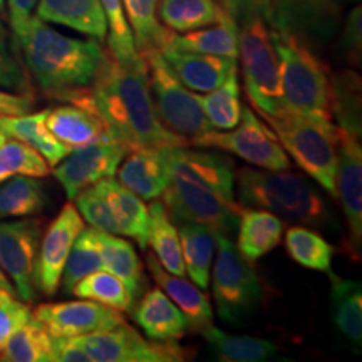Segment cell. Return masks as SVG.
I'll return each mask as SVG.
<instances>
[{
	"instance_id": "cell-11",
	"label": "cell",
	"mask_w": 362,
	"mask_h": 362,
	"mask_svg": "<svg viewBox=\"0 0 362 362\" xmlns=\"http://www.w3.org/2000/svg\"><path fill=\"white\" fill-rule=\"evenodd\" d=\"M78 341L94 362H181L193 357V351L180 346L178 341L144 339L126 322L84 334Z\"/></svg>"
},
{
	"instance_id": "cell-3",
	"label": "cell",
	"mask_w": 362,
	"mask_h": 362,
	"mask_svg": "<svg viewBox=\"0 0 362 362\" xmlns=\"http://www.w3.org/2000/svg\"><path fill=\"white\" fill-rule=\"evenodd\" d=\"M240 206L260 208L279 218L315 228H336L332 208L312 178L287 170L240 168L235 171Z\"/></svg>"
},
{
	"instance_id": "cell-33",
	"label": "cell",
	"mask_w": 362,
	"mask_h": 362,
	"mask_svg": "<svg viewBox=\"0 0 362 362\" xmlns=\"http://www.w3.org/2000/svg\"><path fill=\"white\" fill-rule=\"evenodd\" d=\"M149 211V233H148V245H151L155 252L156 260L160 262L163 269L170 274L185 277L183 255H181V243L178 237V230L173 221H171L166 206L163 202L155 200Z\"/></svg>"
},
{
	"instance_id": "cell-34",
	"label": "cell",
	"mask_w": 362,
	"mask_h": 362,
	"mask_svg": "<svg viewBox=\"0 0 362 362\" xmlns=\"http://www.w3.org/2000/svg\"><path fill=\"white\" fill-rule=\"evenodd\" d=\"M47 205V194L39 178L12 176L0 183V218L37 215Z\"/></svg>"
},
{
	"instance_id": "cell-1",
	"label": "cell",
	"mask_w": 362,
	"mask_h": 362,
	"mask_svg": "<svg viewBox=\"0 0 362 362\" xmlns=\"http://www.w3.org/2000/svg\"><path fill=\"white\" fill-rule=\"evenodd\" d=\"M78 104L96 112L112 141L124 146L126 151L189 144L158 119L149 90L146 59L128 64L107 51L89 93Z\"/></svg>"
},
{
	"instance_id": "cell-53",
	"label": "cell",
	"mask_w": 362,
	"mask_h": 362,
	"mask_svg": "<svg viewBox=\"0 0 362 362\" xmlns=\"http://www.w3.org/2000/svg\"><path fill=\"white\" fill-rule=\"evenodd\" d=\"M0 291H8V292L16 293V288H13L12 282L7 279V275L4 274L2 270H0Z\"/></svg>"
},
{
	"instance_id": "cell-5",
	"label": "cell",
	"mask_w": 362,
	"mask_h": 362,
	"mask_svg": "<svg viewBox=\"0 0 362 362\" xmlns=\"http://www.w3.org/2000/svg\"><path fill=\"white\" fill-rule=\"evenodd\" d=\"M264 119L298 168L329 197L337 198V126L329 119L302 115L285 106Z\"/></svg>"
},
{
	"instance_id": "cell-19",
	"label": "cell",
	"mask_w": 362,
	"mask_h": 362,
	"mask_svg": "<svg viewBox=\"0 0 362 362\" xmlns=\"http://www.w3.org/2000/svg\"><path fill=\"white\" fill-rule=\"evenodd\" d=\"M146 265L149 274L153 275L158 287L171 298V302L178 307L187 322V330L202 334L203 330L214 325V309L206 293L202 292L197 285L188 282L185 277L170 274L163 269L160 262L153 253L146 255Z\"/></svg>"
},
{
	"instance_id": "cell-44",
	"label": "cell",
	"mask_w": 362,
	"mask_h": 362,
	"mask_svg": "<svg viewBox=\"0 0 362 362\" xmlns=\"http://www.w3.org/2000/svg\"><path fill=\"white\" fill-rule=\"evenodd\" d=\"M330 0H274V19L270 25H319L330 19Z\"/></svg>"
},
{
	"instance_id": "cell-9",
	"label": "cell",
	"mask_w": 362,
	"mask_h": 362,
	"mask_svg": "<svg viewBox=\"0 0 362 362\" xmlns=\"http://www.w3.org/2000/svg\"><path fill=\"white\" fill-rule=\"evenodd\" d=\"M161 197L173 223L194 221L225 237L237 230L242 206L205 183L171 173L168 187Z\"/></svg>"
},
{
	"instance_id": "cell-18",
	"label": "cell",
	"mask_w": 362,
	"mask_h": 362,
	"mask_svg": "<svg viewBox=\"0 0 362 362\" xmlns=\"http://www.w3.org/2000/svg\"><path fill=\"white\" fill-rule=\"evenodd\" d=\"M161 57L185 88L205 94L218 88L230 72L237 69V59L178 51L173 47L163 49Z\"/></svg>"
},
{
	"instance_id": "cell-29",
	"label": "cell",
	"mask_w": 362,
	"mask_h": 362,
	"mask_svg": "<svg viewBox=\"0 0 362 362\" xmlns=\"http://www.w3.org/2000/svg\"><path fill=\"white\" fill-rule=\"evenodd\" d=\"M166 47L238 59V22L232 16H228L218 24L192 30V33H173Z\"/></svg>"
},
{
	"instance_id": "cell-41",
	"label": "cell",
	"mask_w": 362,
	"mask_h": 362,
	"mask_svg": "<svg viewBox=\"0 0 362 362\" xmlns=\"http://www.w3.org/2000/svg\"><path fill=\"white\" fill-rule=\"evenodd\" d=\"M71 296L99 302L119 312H131L136 304L123 280L117 279L111 272L104 270H96L81 279L72 288Z\"/></svg>"
},
{
	"instance_id": "cell-25",
	"label": "cell",
	"mask_w": 362,
	"mask_h": 362,
	"mask_svg": "<svg viewBox=\"0 0 362 362\" xmlns=\"http://www.w3.org/2000/svg\"><path fill=\"white\" fill-rule=\"evenodd\" d=\"M47 111L27 112L21 116H2L0 117V129L6 133L8 138L19 139V141L29 144L34 148L49 166L54 168L57 163H61L72 151L64 143H61L47 128L45 117Z\"/></svg>"
},
{
	"instance_id": "cell-36",
	"label": "cell",
	"mask_w": 362,
	"mask_h": 362,
	"mask_svg": "<svg viewBox=\"0 0 362 362\" xmlns=\"http://www.w3.org/2000/svg\"><path fill=\"white\" fill-rule=\"evenodd\" d=\"M330 115L337 128L361 138V78L342 71L330 78Z\"/></svg>"
},
{
	"instance_id": "cell-48",
	"label": "cell",
	"mask_w": 362,
	"mask_h": 362,
	"mask_svg": "<svg viewBox=\"0 0 362 362\" xmlns=\"http://www.w3.org/2000/svg\"><path fill=\"white\" fill-rule=\"evenodd\" d=\"M221 4L237 22L264 17L270 24L274 19V0H221Z\"/></svg>"
},
{
	"instance_id": "cell-32",
	"label": "cell",
	"mask_w": 362,
	"mask_h": 362,
	"mask_svg": "<svg viewBox=\"0 0 362 362\" xmlns=\"http://www.w3.org/2000/svg\"><path fill=\"white\" fill-rule=\"evenodd\" d=\"M133 33L136 51L146 57L161 52L170 42L171 30L158 19V0H121Z\"/></svg>"
},
{
	"instance_id": "cell-14",
	"label": "cell",
	"mask_w": 362,
	"mask_h": 362,
	"mask_svg": "<svg viewBox=\"0 0 362 362\" xmlns=\"http://www.w3.org/2000/svg\"><path fill=\"white\" fill-rule=\"evenodd\" d=\"M126 153V148L116 141L94 143L72 149L64 160L54 166V176L64 188L66 197L74 200L86 188L101 180L112 178Z\"/></svg>"
},
{
	"instance_id": "cell-2",
	"label": "cell",
	"mask_w": 362,
	"mask_h": 362,
	"mask_svg": "<svg viewBox=\"0 0 362 362\" xmlns=\"http://www.w3.org/2000/svg\"><path fill=\"white\" fill-rule=\"evenodd\" d=\"M16 37L25 71L45 98L78 104L89 93L107 51L96 39L61 34L33 16Z\"/></svg>"
},
{
	"instance_id": "cell-52",
	"label": "cell",
	"mask_w": 362,
	"mask_h": 362,
	"mask_svg": "<svg viewBox=\"0 0 362 362\" xmlns=\"http://www.w3.org/2000/svg\"><path fill=\"white\" fill-rule=\"evenodd\" d=\"M35 6H37V0H7L8 21H11L13 34L19 33L25 22L33 17Z\"/></svg>"
},
{
	"instance_id": "cell-15",
	"label": "cell",
	"mask_w": 362,
	"mask_h": 362,
	"mask_svg": "<svg viewBox=\"0 0 362 362\" xmlns=\"http://www.w3.org/2000/svg\"><path fill=\"white\" fill-rule=\"evenodd\" d=\"M86 228L74 203H66L40 240L35 282L44 296H54L61 287L62 270L78 235Z\"/></svg>"
},
{
	"instance_id": "cell-35",
	"label": "cell",
	"mask_w": 362,
	"mask_h": 362,
	"mask_svg": "<svg viewBox=\"0 0 362 362\" xmlns=\"http://www.w3.org/2000/svg\"><path fill=\"white\" fill-rule=\"evenodd\" d=\"M52 336L33 315L0 351V362H52Z\"/></svg>"
},
{
	"instance_id": "cell-45",
	"label": "cell",
	"mask_w": 362,
	"mask_h": 362,
	"mask_svg": "<svg viewBox=\"0 0 362 362\" xmlns=\"http://www.w3.org/2000/svg\"><path fill=\"white\" fill-rule=\"evenodd\" d=\"M0 86L22 94H33L29 74L21 59L16 37L0 17Z\"/></svg>"
},
{
	"instance_id": "cell-20",
	"label": "cell",
	"mask_w": 362,
	"mask_h": 362,
	"mask_svg": "<svg viewBox=\"0 0 362 362\" xmlns=\"http://www.w3.org/2000/svg\"><path fill=\"white\" fill-rule=\"evenodd\" d=\"M129 153L128 160L116 171L119 183L141 200L160 198L171 180L165 148H141Z\"/></svg>"
},
{
	"instance_id": "cell-10",
	"label": "cell",
	"mask_w": 362,
	"mask_h": 362,
	"mask_svg": "<svg viewBox=\"0 0 362 362\" xmlns=\"http://www.w3.org/2000/svg\"><path fill=\"white\" fill-rule=\"evenodd\" d=\"M189 144L200 148H216L242 158L248 165L264 170H287L291 160L270 126L257 117L250 107L242 106V117L233 129L215 131L194 138Z\"/></svg>"
},
{
	"instance_id": "cell-55",
	"label": "cell",
	"mask_w": 362,
	"mask_h": 362,
	"mask_svg": "<svg viewBox=\"0 0 362 362\" xmlns=\"http://www.w3.org/2000/svg\"><path fill=\"white\" fill-rule=\"evenodd\" d=\"M4 4H6V0H0V12L4 11Z\"/></svg>"
},
{
	"instance_id": "cell-31",
	"label": "cell",
	"mask_w": 362,
	"mask_h": 362,
	"mask_svg": "<svg viewBox=\"0 0 362 362\" xmlns=\"http://www.w3.org/2000/svg\"><path fill=\"white\" fill-rule=\"evenodd\" d=\"M99 232V247H101L104 269L115 274L117 279L123 280L128 291L133 296L134 302L143 296L146 279L143 274V262L138 257L136 248L128 240H123L112 233Z\"/></svg>"
},
{
	"instance_id": "cell-40",
	"label": "cell",
	"mask_w": 362,
	"mask_h": 362,
	"mask_svg": "<svg viewBox=\"0 0 362 362\" xmlns=\"http://www.w3.org/2000/svg\"><path fill=\"white\" fill-rule=\"evenodd\" d=\"M103 255L99 247V232L96 228H84L78 235L74 245H72L69 257H67L64 270H62L61 287L66 296H71L72 288L81 279L93 274L96 270H103Z\"/></svg>"
},
{
	"instance_id": "cell-13",
	"label": "cell",
	"mask_w": 362,
	"mask_h": 362,
	"mask_svg": "<svg viewBox=\"0 0 362 362\" xmlns=\"http://www.w3.org/2000/svg\"><path fill=\"white\" fill-rule=\"evenodd\" d=\"M336 192L347 221L349 237L344 242L352 260H361L362 247V149L361 138L337 128Z\"/></svg>"
},
{
	"instance_id": "cell-50",
	"label": "cell",
	"mask_w": 362,
	"mask_h": 362,
	"mask_svg": "<svg viewBox=\"0 0 362 362\" xmlns=\"http://www.w3.org/2000/svg\"><path fill=\"white\" fill-rule=\"evenodd\" d=\"M52 352L57 362H90L78 337H52Z\"/></svg>"
},
{
	"instance_id": "cell-23",
	"label": "cell",
	"mask_w": 362,
	"mask_h": 362,
	"mask_svg": "<svg viewBox=\"0 0 362 362\" xmlns=\"http://www.w3.org/2000/svg\"><path fill=\"white\" fill-rule=\"evenodd\" d=\"M131 312L136 324L153 341H180L187 334L183 314L161 288H151L139 297Z\"/></svg>"
},
{
	"instance_id": "cell-46",
	"label": "cell",
	"mask_w": 362,
	"mask_h": 362,
	"mask_svg": "<svg viewBox=\"0 0 362 362\" xmlns=\"http://www.w3.org/2000/svg\"><path fill=\"white\" fill-rule=\"evenodd\" d=\"M76 208L81 216L93 226V228L101 230V232L119 235L116 218L112 215L111 205L107 202L106 194L103 192L101 183L93 185V187L86 188L74 198Z\"/></svg>"
},
{
	"instance_id": "cell-26",
	"label": "cell",
	"mask_w": 362,
	"mask_h": 362,
	"mask_svg": "<svg viewBox=\"0 0 362 362\" xmlns=\"http://www.w3.org/2000/svg\"><path fill=\"white\" fill-rule=\"evenodd\" d=\"M228 16L221 0H158V19L175 34L218 24Z\"/></svg>"
},
{
	"instance_id": "cell-17",
	"label": "cell",
	"mask_w": 362,
	"mask_h": 362,
	"mask_svg": "<svg viewBox=\"0 0 362 362\" xmlns=\"http://www.w3.org/2000/svg\"><path fill=\"white\" fill-rule=\"evenodd\" d=\"M171 173L200 181L235 202V165L218 153L194 151L187 146L165 148Z\"/></svg>"
},
{
	"instance_id": "cell-37",
	"label": "cell",
	"mask_w": 362,
	"mask_h": 362,
	"mask_svg": "<svg viewBox=\"0 0 362 362\" xmlns=\"http://www.w3.org/2000/svg\"><path fill=\"white\" fill-rule=\"evenodd\" d=\"M202 336L206 339L211 349L221 361L228 362H262L269 361L277 354V346L267 339L250 336H233L215 325L203 330Z\"/></svg>"
},
{
	"instance_id": "cell-51",
	"label": "cell",
	"mask_w": 362,
	"mask_h": 362,
	"mask_svg": "<svg viewBox=\"0 0 362 362\" xmlns=\"http://www.w3.org/2000/svg\"><path fill=\"white\" fill-rule=\"evenodd\" d=\"M34 104V94H13L6 93V90H0V117L27 115V112L33 111Z\"/></svg>"
},
{
	"instance_id": "cell-7",
	"label": "cell",
	"mask_w": 362,
	"mask_h": 362,
	"mask_svg": "<svg viewBox=\"0 0 362 362\" xmlns=\"http://www.w3.org/2000/svg\"><path fill=\"white\" fill-rule=\"evenodd\" d=\"M216 260L211 292L218 315L225 322L240 324L259 309L264 288L253 264L245 260L232 238L216 235Z\"/></svg>"
},
{
	"instance_id": "cell-27",
	"label": "cell",
	"mask_w": 362,
	"mask_h": 362,
	"mask_svg": "<svg viewBox=\"0 0 362 362\" xmlns=\"http://www.w3.org/2000/svg\"><path fill=\"white\" fill-rule=\"evenodd\" d=\"M103 192L110 202L112 215H115L119 235L133 238L139 248L148 247L149 233V211L139 197L124 188L119 181L106 178L99 181Z\"/></svg>"
},
{
	"instance_id": "cell-8",
	"label": "cell",
	"mask_w": 362,
	"mask_h": 362,
	"mask_svg": "<svg viewBox=\"0 0 362 362\" xmlns=\"http://www.w3.org/2000/svg\"><path fill=\"white\" fill-rule=\"evenodd\" d=\"M144 59L148 64L151 99L163 126L188 143L210 131L211 126L203 112L200 96L193 94L175 78L161 52H153Z\"/></svg>"
},
{
	"instance_id": "cell-42",
	"label": "cell",
	"mask_w": 362,
	"mask_h": 362,
	"mask_svg": "<svg viewBox=\"0 0 362 362\" xmlns=\"http://www.w3.org/2000/svg\"><path fill=\"white\" fill-rule=\"evenodd\" d=\"M51 166L42 156L19 139H6L0 144V183L12 176H33L45 178Z\"/></svg>"
},
{
	"instance_id": "cell-12",
	"label": "cell",
	"mask_w": 362,
	"mask_h": 362,
	"mask_svg": "<svg viewBox=\"0 0 362 362\" xmlns=\"http://www.w3.org/2000/svg\"><path fill=\"white\" fill-rule=\"evenodd\" d=\"M42 221L34 218L0 223V270L12 280L17 297L25 304L37 298L35 269Z\"/></svg>"
},
{
	"instance_id": "cell-6",
	"label": "cell",
	"mask_w": 362,
	"mask_h": 362,
	"mask_svg": "<svg viewBox=\"0 0 362 362\" xmlns=\"http://www.w3.org/2000/svg\"><path fill=\"white\" fill-rule=\"evenodd\" d=\"M240 24L238 57L247 96L262 116H270L284 106L280 61L270 24L264 17H252Z\"/></svg>"
},
{
	"instance_id": "cell-54",
	"label": "cell",
	"mask_w": 362,
	"mask_h": 362,
	"mask_svg": "<svg viewBox=\"0 0 362 362\" xmlns=\"http://www.w3.org/2000/svg\"><path fill=\"white\" fill-rule=\"evenodd\" d=\"M8 138V136L6 134V133H4V131L2 129H0V144H2L4 141H6V139Z\"/></svg>"
},
{
	"instance_id": "cell-4",
	"label": "cell",
	"mask_w": 362,
	"mask_h": 362,
	"mask_svg": "<svg viewBox=\"0 0 362 362\" xmlns=\"http://www.w3.org/2000/svg\"><path fill=\"white\" fill-rule=\"evenodd\" d=\"M280 61L284 106L302 115L332 121L329 67L293 27L270 25Z\"/></svg>"
},
{
	"instance_id": "cell-38",
	"label": "cell",
	"mask_w": 362,
	"mask_h": 362,
	"mask_svg": "<svg viewBox=\"0 0 362 362\" xmlns=\"http://www.w3.org/2000/svg\"><path fill=\"white\" fill-rule=\"evenodd\" d=\"M285 248L296 264L327 275L334 274V247L315 230L305 225L288 228L285 233Z\"/></svg>"
},
{
	"instance_id": "cell-39",
	"label": "cell",
	"mask_w": 362,
	"mask_h": 362,
	"mask_svg": "<svg viewBox=\"0 0 362 362\" xmlns=\"http://www.w3.org/2000/svg\"><path fill=\"white\" fill-rule=\"evenodd\" d=\"M200 103L211 129H233L242 117L237 69L230 72L228 78L218 88L206 93V96H200Z\"/></svg>"
},
{
	"instance_id": "cell-30",
	"label": "cell",
	"mask_w": 362,
	"mask_h": 362,
	"mask_svg": "<svg viewBox=\"0 0 362 362\" xmlns=\"http://www.w3.org/2000/svg\"><path fill=\"white\" fill-rule=\"evenodd\" d=\"M332 282V319L339 334L351 344L352 351L359 352L362 344V291L361 284L354 280L329 275Z\"/></svg>"
},
{
	"instance_id": "cell-16",
	"label": "cell",
	"mask_w": 362,
	"mask_h": 362,
	"mask_svg": "<svg viewBox=\"0 0 362 362\" xmlns=\"http://www.w3.org/2000/svg\"><path fill=\"white\" fill-rule=\"evenodd\" d=\"M33 315L52 337H79L126 322L123 312L86 298L40 304L35 307Z\"/></svg>"
},
{
	"instance_id": "cell-24",
	"label": "cell",
	"mask_w": 362,
	"mask_h": 362,
	"mask_svg": "<svg viewBox=\"0 0 362 362\" xmlns=\"http://www.w3.org/2000/svg\"><path fill=\"white\" fill-rule=\"evenodd\" d=\"M237 248L245 260L257 262L277 248L284 237V221L267 210L247 208L238 218Z\"/></svg>"
},
{
	"instance_id": "cell-43",
	"label": "cell",
	"mask_w": 362,
	"mask_h": 362,
	"mask_svg": "<svg viewBox=\"0 0 362 362\" xmlns=\"http://www.w3.org/2000/svg\"><path fill=\"white\" fill-rule=\"evenodd\" d=\"M104 16L107 21V34H110V54L117 61L134 64V62L143 61L136 51L133 33H131L129 22L126 19V13L121 0H99Z\"/></svg>"
},
{
	"instance_id": "cell-28",
	"label": "cell",
	"mask_w": 362,
	"mask_h": 362,
	"mask_svg": "<svg viewBox=\"0 0 362 362\" xmlns=\"http://www.w3.org/2000/svg\"><path fill=\"white\" fill-rule=\"evenodd\" d=\"M178 226L185 270L198 288H208L216 248V233L208 226L194 221L180 223Z\"/></svg>"
},
{
	"instance_id": "cell-49",
	"label": "cell",
	"mask_w": 362,
	"mask_h": 362,
	"mask_svg": "<svg viewBox=\"0 0 362 362\" xmlns=\"http://www.w3.org/2000/svg\"><path fill=\"white\" fill-rule=\"evenodd\" d=\"M361 21L362 12L361 7L352 8L349 16H347L346 24L342 30V51L349 57L352 64H361V51H362V33H361Z\"/></svg>"
},
{
	"instance_id": "cell-47",
	"label": "cell",
	"mask_w": 362,
	"mask_h": 362,
	"mask_svg": "<svg viewBox=\"0 0 362 362\" xmlns=\"http://www.w3.org/2000/svg\"><path fill=\"white\" fill-rule=\"evenodd\" d=\"M33 319V310L24 300L17 298V293L0 291V351L8 337Z\"/></svg>"
},
{
	"instance_id": "cell-22",
	"label": "cell",
	"mask_w": 362,
	"mask_h": 362,
	"mask_svg": "<svg viewBox=\"0 0 362 362\" xmlns=\"http://www.w3.org/2000/svg\"><path fill=\"white\" fill-rule=\"evenodd\" d=\"M35 16L47 24L69 27L101 42L107 35V21L99 0H37Z\"/></svg>"
},
{
	"instance_id": "cell-21",
	"label": "cell",
	"mask_w": 362,
	"mask_h": 362,
	"mask_svg": "<svg viewBox=\"0 0 362 362\" xmlns=\"http://www.w3.org/2000/svg\"><path fill=\"white\" fill-rule=\"evenodd\" d=\"M47 128L67 148L78 149L94 143L112 141L110 131L96 112L79 104L59 106L47 111Z\"/></svg>"
}]
</instances>
